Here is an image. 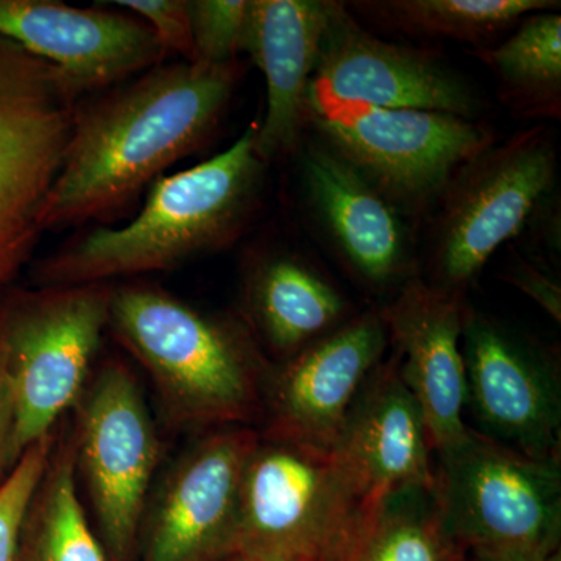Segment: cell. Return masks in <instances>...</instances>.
Wrapping results in <instances>:
<instances>
[{
	"label": "cell",
	"mask_w": 561,
	"mask_h": 561,
	"mask_svg": "<svg viewBox=\"0 0 561 561\" xmlns=\"http://www.w3.org/2000/svg\"><path fill=\"white\" fill-rule=\"evenodd\" d=\"M241 80L238 61L154 66L139 80L77 110L43 230L105 219L164 169L213 136Z\"/></svg>",
	"instance_id": "cell-1"
},
{
	"label": "cell",
	"mask_w": 561,
	"mask_h": 561,
	"mask_svg": "<svg viewBox=\"0 0 561 561\" xmlns=\"http://www.w3.org/2000/svg\"><path fill=\"white\" fill-rule=\"evenodd\" d=\"M108 328L149 375L173 430L209 432L262 419L272 360L245 319L124 284L111 289Z\"/></svg>",
	"instance_id": "cell-2"
},
{
	"label": "cell",
	"mask_w": 561,
	"mask_h": 561,
	"mask_svg": "<svg viewBox=\"0 0 561 561\" xmlns=\"http://www.w3.org/2000/svg\"><path fill=\"white\" fill-rule=\"evenodd\" d=\"M251 125L230 149L154 181L142 210L121 228H98L39 267L44 287L171 271L241 238L264 187L265 162Z\"/></svg>",
	"instance_id": "cell-3"
},
{
	"label": "cell",
	"mask_w": 561,
	"mask_h": 561,
	"mask_svg": "<svg viewBox=\"0 0 561 561\" xmlns=\"http://www.w3.org/2000/svg\"><path fill=\"white\" fill-rule=\"evenodd\" d=\"M434 461L443 526L461 553L560 561L561 460L524 456L470 430Z\"/></svg>",
	"instance_id": "cell-4"
},
{
	"label": "cell",
	"mask_w": 561,
	"mask_h": 561,
	"mask_svg": "<svg viewBox=\"0 0 561 561\" xmlns=\"http://www.w3.org/2000/svg\"><path fill=\"white\" fill-rule=\"evenodd\" d=\"M376 502L334 453L260 434L243 471L234 552L342 561Z\"/></svg>",
	"instance_id": "cell-5"
},
{
	"label": "cell",
	"mask_w": 561,
	"mask_h": 561,
	"mask_svg": "<svg viewBox=\"0 0 561 561\" xmlns=\"http://www.w3.org/2000/svg\"><path fill=\"white\" fill-rule=\"evenodd\" d=\"M559 153L535 125L468 161L430 216L427 273L435 289L465 298L501 247L523 234L556 195Z\"/></svg>",
	"instance_id": "cell-6"
},
{
	"label": "cell",
	"mask_w": 561,
	"mask_h": 561,
	"mask_svg": "<svg viewBox=\"0 0 561 561\" xmlns=\"http://www.w3.org/2000/svg\"><path fill=\"white\" fill-rule=\"evenodd\" d=\"M306 127L413 227L430 219L453 176L496 142L482 121L308 94Z\"/></svg>",
	"instance_id": "cell-7"
},
{
	"label": "cell",
	"mask_w": 561,
	"mask_h": 561,
	"mask_svg": "<svg viewBox=\"0 0 561 561\" xmlns=\"http://www.w3.org/2000/svg\"><path fill=\"white\" fill-rule=\"evenodd\" d=\"M79 94L49 62L0 38V290L31 257Z\"/></svg>",
	"instance_id": "cell-8"
},
{
	"label": "cell",
	"mask_w": 561,
	"mask_h": 561,
	"mask_svg": "<svg viewBox=\"0 0 561 561\" xmlns=\"http://www.w3.org/2000/svg\"><path fill=\"white\" fill-rule=\"evenodd\" d=\"M108 284L46 287L0 317L16 402V451L54 434L87 389L110 323Z\"/></svg>",
	"instance_id": "cell-9"
},
{
	"label": "cell",
	"mask_w": 561,
	"mask_h": 561,
	"mask_svg": "<svg viewBox=\"0 0 561 561\" xmlns=\"http://www.w3.org/2000/svg\"><path fill=\"white\" fill-rule=\"evenodd\" d=\"M70 431L81 476L110 561H131L161 460V440L138 378L124 360L92 373L73 405Z\"/></svg>",
	"instance_id": "cell-10"
},
{
	"label": "cell",
	"mask_w": 561,
	"mask_h": 561,
	"mask_svg": "<svg viewBox=\"0 0 561 561\" xmlns=\"http://www.w3.org/2000/svg\"><path fill=\"white\" fill-rule=\"evenodd\" d=\"M460 350L468 427L524 456L560 460L561 376L552 350L468 305Z\"/></svg>",
	"instance_id": "cell-11"
},
{
	"label": "cell",
	"mask_w": 561,
	"mask_h": 561,
	"mask_svg": "<svg viewBox=\"0 0 561 561\" xmlns=\"http://www.w3.org/2000/svg\"><path fill=\"white\" fill-rule=\"evenodd\" d=\"M260 442L250 426L209 431L151 490L139 561H217L234 552L243 471Z\"/></svg>",
	"instance_id": "cell-12"
},
{
	"label": "cell",
	"mask_w": 561,
	"mask_h": 561,
	"mask_svg": "<svg viewBox=\"0 0 561 561\" xmlns=\"http://www.w3.org/2000/svg\"><path fill=\"white\" fill-rule=\"evenodd\" d=\"M308 94L481 121L485 103L463 73L424 47L379 38L330 0Z\"/></svg>",
	"instance_id": "cell-13"
},
{
	"label": "cell",
	"mask_w": 561,
	"mask_h": 561,
	"mask_svg": "<svg viewBox=\"0 0 561 561\" xmlns=\"http://www.w3.org/2000/svg\"><path fill=\"white\" fill-rule=\"evenodd\" d=\"M389 345L381 313L371 309L289 359L272 362L261 437L334 451L351 404Z\"/></svg>",
	"instance_id": "cell-14"
},
{
	"label": "cell",
	"mask_w": 561,
	"mask_h": 561,
	"mask_svg": "<svg viewBox=\"0 0 561 561\" xmlns=\"http://www.w3.org/2000/svg\"><path fill=\"white\" fill-rule=\"evenodd\" d=\"M302 201L332 253L376 291L415 276V227L330 147L313 138L300 158Z\"/></svg>",
	"instance_id": "cell-15"
},
{
	"label": "cell",
	"mask_w": 561,
	"mask_h": 561,
	"mask_svg": "<svg viewBox=\"0 0 561 561\" xmlns=\"http://www.w3.org/2000/svg\"><path fill=\"white\" fill-rule=\"evenodd\" d=\"M0 38L49 62L79 95L154 68L165 55L136 18L55 0H0Z\"/></svg>",
	"instance_id": "cell-16"
},
{
	"label": "cell",
	"mask_w": 561,
	"mask_h": 561,
	"mask_svg": "<svg viewBox=\"0 0 561 561\" xmlns=\"http://www.w3.org/2000/svg\"><path fill=\"white\" fill-rule=\"evenodd\" d=\"M465 298L435 289L415 275L379 308L389 343L400 356L402 381L419 401L434 454L467 437L460 339Z\"/></svg>",
	"instance_id": "cell-17"
},
{
	"label": "cell",
	"mask_w": 561,
	"mask_h": 561,
	"mask_svg": "<svg viewBox=\"0 0 561 561\" xmlns=\"http://www.w3.org/2000/svg\"><path fill=\"white\" fill-rule=\"evenodd\" d=\"M332 453L373 501L404 486L434 489L426 421L402 381L397 351L362 386Z\"/></svg>",
	"instance_id": "cell-18"
},
{
	"label": "cell",
	"mask_w": 561,
	"mask_h": 561,
	"mask_svg": "<svg viewBox=\"0 0 561 561\" xmlns=\"http://www.w3.org/2000/svg\"><path fill=\"white\" fill-rule=\"evenodd\" d=\"M328 7L330 0H249L242 51L267 88L256 139L265 164L300 147Z\"/></svg>",
	"instance_id": "cell-19"
},
{
	"label": "cell",
	"mask_w": 561,
	"mask_h": 561,
	"mask_svg": "<svg viewBox=\"0 0 561 561\" xmlns=\"http://www.w3.org/2000/svg\"><path fill=\"white\" fill-rule=\"evenodd\" d=\"M245 305L247 324L261 348L272 354L273 364L289 359L356 316L327 273L289 251L265 254L250 268Z\"/></svg>",
	"instance_id": "cell-20"
},
{
	"label": "cell",
	"mask_w": 561,
	"mask_h": 561,
	"mask_svg": "<svg viewBox=\"0 0 561 561\" xmlns=\"http://www.w3.org/2000/svg\"><path fill=\"white\" fill-rule=\"evenodd\" d=\"M16 561H110L79 497L72 434H57L25 513Z\"/></svg>",
	"instance_id": "cell-21"
},
{
	"label": "cell",
	"mask_w": 561,
	"mask_h": 561,
	"mask_svg": "<svg viewBox=\"0 0 561 561\" xmlns=\"http://www.w3.org/2000/svg\"><path fill=\"white\" fill-rule=\"evenodd\" d=\"M364 24L415 39H453L490 46L501 33L518 25L524 16L559 9L553 0H362L345 2Z\"/></svg>",
	"instance_id": "cell-22"
},
{
	"label": "cell",
	"mask_w": 561,
	"mask_h": 561,
	"mask_svg": "<svg viewBox=\"0 0 561 561\" xmlns=\"http://www.w3.org/2000/svg\"><path fill=\"white\" fill-rule=\"evenodd\" d=\"M497 81L501 101L522 117L560 119L561 16L527 14L502 43L472 50Z\"/></svg>",
	"instance_id": "cell-23"
},
{
	"label": "cell",
	"mask_w": 561,
	"mask_h": 561,
	"mask_svg": "<svg viewBox=\"0 0 561 561\" xmlns=\"http://www.w3.org/2000/svg\"><path fill=\"white\" fill-rule=\"evenodd\" d=\"M342 561H461L434 489L404 486L373 505Z\"/></svg>",
	"instance_id": "cell-24"
},
{
	"label": "cell",
	"mask_w": 561,
	"mask_h": 561,
	"mask_svg": "<svg viewBox=\"0 0 561 561\" xmlns=\"http://www.w3.org/2000/svg\"><path fill=\"white\" fill-rule=\"evenodd\" d=\"M249 0H192L194 62L208 66L234 62L242 51Z\"/></svg>",
	"instance_id": "cell-25"
},
{
	"label": "cell",
	"mask_w": 561,
	"mask_h": 561,
	"mask_svg": "<svg viewBox=\"0 0 561 561\" xmlns=\"http://www.w3.org/2000/svg\"><path fill=\"white\" fill-rule=\"evenodd\" d=\"M55 442L57 431L33 443L0 485V561H16L25 513L46 470Z\"/></svg>",
	"instance_id": "cell-26"
},
{
	"label": "cell",
	"mask_w": 561,
	"mask_h": 561,
	"mask_svg": "<svg viewBox=\"0 0 561 561\" xmlns=\"http://www.w3.org/2000/svg\"><path fill=\"white\" fill-rule=\"evenodd\" d=\"M113 5L124 7L136 16L149 22L162 49L183 55L194 62L190 0H114Z\"/></svg>",
	"instance_id": "cell-27"
},
{
	"label": "cell",
	"mask_w": 561,
	"mask_h": 561,
	"mask_svg": "<svg viewBox=\"0 0 561 561\" xmlns=\"http://www.w3.org/2000/svg\"><path fill=\"white\" fill-rule=\"evenodd\" d=\"M505 280L522 290L548 313L557 323L561 321V284L552 272L531 264L530 261L515 260L508 267Z\"/></svg>",
	"instance_id": "cell-28"
},
{
	"label": "cell",
	"mask_w": 561,
	"mask_h": 561,
	"mask_svg": "<svg viewBox=\"0 0 561 561\" xmlns=\"http://www.w3.org/2000/svg\"><path fill=\"white\" fill-rule=\"evenodd\" d=\"M20 459L16 451V402L5 351L0 343V485L5 482Z\"/></svg>",
	"instance_id": "cell-29"
},
{
	"label": "cell",
	"mask_w": 561,
	"mask_h": 561,
	"mask_svg": "<svg viewBox=\"0 0 561 561\" xmlns=\"http://www.w3.org/2000/svg\"><path fill=\"white\" fill-rule=\"evenodd\" d=\"M217 561H254L247 559V557L241 556V553L232 552L230 556L224 557V559Z\"/></svg>",
	"instance_id": "cell-30"
},
{
	"label": "cell",
	"mask_w": 561,
	"mask_h": 561,
	"mask_svg": "<svg viewBox=\"0 0 561 561\" xmlns=\"http://www.w3.org/2000/svg\"><path fill=\"white\" fill-rule=\"evenodd\" d=\"M461 561H489V560L476 559V557L465 556V553H461Z\"/></svg>",
	"instance_id": "cell-31"
}]
</instances>
